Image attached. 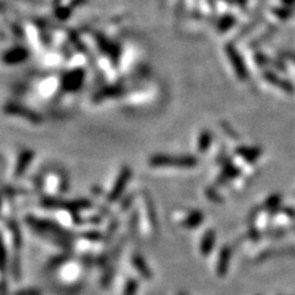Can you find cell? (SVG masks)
Returning a JSON list of instances; mask_svg holds the SVG:
<instances>
[{
	"label": "cell",
	"mask_w": 295,
	"mask_h": 295,
	"mask_svg": "<svg viewBox=\"0 0 295 295\" xmlns=\"http://www.w3.org/2000/svg\"><path fill=\"white\" fill-rule=\"evenodd\" d=\"M26 221L31 226V229H33L37 234L48 237L51 241L62 245V246L70 245L69 233L63 230L61 226L57 225L53 221L42 220V219H37L35 217H29Z\"/></svg>",
	"instance_id": "cell-1"
},
{
	"label": "cell",
	"mask_w": 295,
	"mask_h": 295,
	"mask_svg": "<svg viewBox=\"0 0 295 295\" xmlns=\"http://www.w3.org/2000/svg\"><path fill=\"white\" fill-rule=\"evenodd\" d=\"M198 164V160L193 156H172V155H154L149 159V165L153 168H166V166H173V168L181 169H192Z\"/></svg>",
	"instance_id": "cell-2"
},
{
	"label": "cell",
	"mask_w": 295,
	"mask_h": 295,
	"mask_svg": "<svg viewBox=\"0 0 295 295\" xmlns=\"http://www.w3.org/2000/svg\"><path fill=\"white\" fill-rule=\"evenodd\" d=\"M42 204L46 208H52V209H65L69 212L75 213L79 210L88 209L91 207V202L88 200H75V201H63L58 198H51L48 197L43 200Z\"/></svg>",
	"instance_id": "cell-3"
},
{
	"label": "cell",
	"mask_w": 295,
	"mask_h": 295,
	"mask_svg": "<svg viewBox=\"0 0 295 295\" xmlns=\"http://www.w3.org/2000/svg\"><path fill=\"white\" fill-rule=\"evenodd\" d=\"M225 53L228 56L229 62L232 64L233 69H234L235 74L239 78L241 81H246L248 79V68L245 65V62L242 57L240 56L239 52L236 51V48L232 45H228L225 47Z\"/></svg>",
	"instance_id": "cell-4"
},
{
	"label": "cell",
	"mask_w": 295,
	"mask_h": 295,
	"mask_svg": "<svg viewBox=\"0 0 295 295\" xmlns=\"http://www.w3.org/2000/svg\"><path fill=\"white\" fill-rule=\"evenodd\" d=\"M130 177H132V170H130L129 166H124V168L121 170L120 175H118L117 180H116V182H114L113 185V188L111 189L109 197H107V201H109V203H113L120 200L123 191H124L125 186H127L128 182L130 181Z\"/></svg>",
	"instance_id": "cell-5"
},
{
	"label": "cell",
	"mask_w": 295,
	"mask_h": 295,
	"mask_svg": "<svg viewBox=\"0 0 295 295\" xmlns=\"http://www.w3.org/2000/svg\"><path fill=\"white\" fill-rule=\"evenodd\" d=\"M5 111L8 112V113L16 114V116H21V117H24L25 120L33 123V124H40V123L42 122L41 116H38L36 112L31 111V109H25V107L16 106V105H9V106L5 109Z\"/></svg>",
	"instance_id": "cell-6"
},
{
	"label": "cell",
	"mask_w": 295,
	"mask_h": 295,
	"mask_svg": "<svg viewBox=\"0 0 295 295\" xmlns=\"http://www.w3.org/2000/svg\"><path fill=\"white\" fill-rule=\"evenodd\" d=\"M264 80H267V81L271 84V85L277 86V88L280 89V90L284 91V93H294V86H293L289 81H287V80H284V79H282L280 77H278L276 73L267 70V72L264 73Z\"/></svg>",
	"instance_id": "cell-7"
},
{
	"label": "cell",
	"mask_w": 295,
	"mask_h": 295,
	"mask_svg": "<svg viewBox=\"0 0 295 295\" xmlns=\"http://www.w3.org/2000/svg\"><path fill=\"white\" fill-rule=\"evenodd\" d=\"M33 156H35V154H33L32 150L26 149V150H22V152L20 153L19 159H17V164H16V168H15L16 177L21 176L22 173L26 171L27 166H29L32 162V160H33Z\"/></svg>",
	"instance_id": "cell-8"
},
{
	"label": "cell",
	"mask_w": 295,
	"mask_h": 295,
	"mask_svg": "<svg viewBox=\"0 0 295 295\" xmlns=\"http://www.w3.org/2000/svg\"><path fill=\"white\" fill-rule=\"evenodd\" d=\"M132 262H133L134 268H136L137 271H138L139 273L141 274V277H144L145 279H152V278H153L152 269L148 267L145 260H144V258L141 257L140 255H134Z\"/></svg>",
	"instance_id": "cell-9"
},
{
	"label": "cell",
	"mask_w": 295,
	"mask_h": 295,
	"mask_svg": "<svg viewBox=\"0 0 295 295\" xmlns=\"http://www.w3.org/2000/svg\"><path fill=\"white\" fill-rule=\"evenodd\" d=\"M230 257H232V251L229 248H224L220 251V256H219L218 261V274L223 277L225 272H228L229 262H230Z\"/></svg>",
	"instance_id": "cell-10"
},
{
	"label": "cell",
	"mask_w": 295,
	"mask_h": 295,
	"mask_svg": "<svg viewBox=\"0 0 295 295\" xmlns=\"http://www.w3.org/2000/svg\"><path fill=\"white\" fill-rule=\"evenodd\" d=\"M214 242H216V234H214V232L209 230V232L205 233L202 239V242H201V252L203 255H208L212 251Z\"/></svg>",
	"instance_id": "cell-11"
},
{
	"label": "cell",
	"mask_w": 295,
	"mask_h": 295,
	"mask_svg": "<svg viewBox=\"0 0 295 295\" xmlns=\"http://www.w3.org/2000/svg\"><path fill=\"white\" fill-rule=\"evenodd\" d=\"M239 155H241L246 161L253 162L258 159L261 154V150L258 149H252V148H241V149L237 150Z\"/></svg>",
	"instance_id": "cell-12"
},
{
	"label": "cell",
	"mask_w": 295,
	"mask_h": 295,
	"mask_svg": "<svg viewBox=\"0 0 295 295\" xmlns=\"http://www.w3.org/2000/svg\"><path fill=\"white\" fill-rule=\"evenodd\" d=\"M203 221V214L201 212H193L192 214H189L186 218V220L184 221L182 225L185 228H196V226L200 225Z\"/></svg>",
	"instance_id": "cell-13"
},
{
	"label": "cell",
	"mask_w": 295,
	"mask_h": 295,
	"mask_svg": "<svg viewBox=\"0 0 295 295\" xmlns=\"http://www.w3.org/2000/svg\"><path fill=\"white\" fill-rule=\"evenodd\" d=\"M235 22H236V20H235L234 16L232 15L223 16L218 22V30L220 32H226L228 30H230L233 26H234Z\"/></svg>",
	"instance_id": "cell-14"
},
{
	"label": "cell",
	"mask_w": 295,
	"mask_h": 295,
	"mask_svg": "<svg viewBox=\"0 0 295 295\" xmlns=\"http://www.w3.org/2000/svg\"><path fill=\"white\" fill-rule=\"evenodd\" d=\"M9 226H10L11 233H13V235H14V237H13V239H14V245H15L16 248H21V242H22L21 230H20L19 225L16 224V221H14V220L10 221Z\"/></svg>",
	"instance_id": "cell-15"
},
{
	"label": "cell",
	"mask_w": 295,
	"mask_h": 295,
	"mask_svg": "<svg viewBox=\"0 0 295 295\" xmlns=\"http://www.w3.org/2000/svg\"><path fill=\"white\" fill-rule=\"evenodd\" d=\"M8 266V256H6V248L4 245L3 237L0 235V272L4 273Z\"/></svg>",
	"instance_id": "cell-16"
},
{
	"label": "cell",
	"mask_w": 295,
	"mask_h": 295,
	"mask_svg": "<svg viewBox=\"0 0 295 295\" xmlns=\"http://www.w3.org/2000/svg\"><path fill=\"white\" fill-rule=\"evenodd\" d=\"M210 141H212V134L209 132H203L200 137V140H198V150L202 153L205 152L209 148Z\"/></svg>",
	"instance_id": "cell-17"
},
{
	"label": "cell",
	"mask_w": 295,
	"mask_h": 295,
	"mask_svg": "<svg viewBox=\"0 0 295 295\" xmlns=\"http://www.w3.org/2000/svg\"><path fill=\"white\" fill-rule=\"evenodd\" d=\"M145 205H146V213H148V217H149V220L152 223L153 228H156V217H155V208L153 205V202L150 201V198H145Z\"/></svg>",
	"instance_id": "cell-18"
},
{
	"label": "cell",
	"mask_w": 295,
	"mask_h": 295,
	"mask_svg": "<svg viewBox=\"0 0 295 295\" xmlns=\"http://www.w3.org/2000/svg\"><path fill=\"white\" fill-rule=\"evenodd\" d=\"M139 289V284L136 279H128L125 283L124 295H136Z\"/></svg>",
	"instance_id": "cell-19"
},
{
	"label": "cell",
	"mask_w": 295,
	"mask_h": 295,
	"mask_svg": "<svg viewBox=\"0 0 295 295\" xmlns=\"http://www.w3.org/2000/svg\"><path fill=\"white\" fill-rule=\"evenodd\" d=\"M68 260V256H59V257H56L54 260L49 261V264H48V268L49 269H53L57 268L58 266H61L62 264H63L64 261Z\"/></svg>",
	"instance_id": "cell-20"
},
{
	"label": "cell",
	"mask_w": 295,
	"mask_h": 295,
	"mask_svg": "<svg viewBox=\"0 0 295 295\" xmlns=\"http://www.w3.org/2000/svg\"><path fill=\"white\" fill-rule=\"evenodd\" d=\"M83 237L84 239L89 240V241H100V240L104 239L102 234H100V233H97V232L85 233V234H83Z\"/></svg>",
	"instance_id": "cell-21"
},
{
	"label": "cell",
	"mask_w": 295,
	"mask_h": 295,
	"mask_svg": "<svg viewBox=\"0 0 295 295\" xmlns=\"http://www.w3.org/2000/svg\"><path fill=\"white\" fill-rule=\"evenodd\" d=\"M14 295H42V292L35 288H27V289L17 290Z\"/></svg>",
	"instance_id": "cell-22"
},
{
	"label": "cell",
	"mask_w": 295,
	"mask_h": 295,
	"mask_svg": "<svg viewBox=\"0 0 295 295\" xmlns=\"http://www.w3.org/2000/svg\"><path fill=\"white\" fill-rule=\"evenodd\" d=\"M274 14H276L279 19H288L290 15H292V11L289 10L288 8L285 9H276V11H274Z\"/></svg>",
	"instance_id": "cell-23"
},
{
	"label": "cell",
	"mask_w": 295,
	"mask_h": 295,
	"mask_svg": "<svg viewBox=\"0 0 295 295\" xmlns=\"http://www.w3.org/2000/svg\"><path fill=\"white\" fill-rule=\"evenodd\" d=\"M112 278H113V269H111V271L107 272V273L105 274V277H104V278H102V280H101L102 285H104V287H107V285H109V283H111Z\"/></svg>",
	"instance_id": "cell-24"
},
{
	"label": "cell",
	"mask_w": 295,
	"mask_h": 295,
	"mask_svg": "<svg viewBox=\"0 0 295 295\" xmlns=\"http://www.w3.org/2000/svg\"><path fill=\"white\" fill-rule=\"evenodd\" d=\"M0 295H8V283L4 278L0 280Z\"/></svg>",
	"instance_id": "cell-25"
},
{
	"label": "cell",
	"mask_w": 295,
	"mask_h": 295,
	"mask_svg": "<svg viewBox=\"0 0 295 295\" xmlns=\"http://www.w3.org/2000/svg\"><path fill=\"white\" fill-rule=\"evenodd\" d=\"M283 57H284V58H287L288 61L295 63V53H293V52H284V53H283Z\"/></svg>",
	"instance_id": "cell-26"
},
{
	"label": "cell",
	"mask_w": 295,
	"mask_h": 295,
	"mask_svg": "<svg viewBox=\"0 0 295 295\" xmlns=\"http://www.w3.org/2000/svg\"><path fill=\"white\" fill-rule=\"evenodd\" d=\"M283 3L284 4H287L288 6H290V5H293V4L295 3V0H282Z\"/></svg>",
	"instance_id": "cell-27"
},
{
	"label": "cell",
	"mask_w": 295,
	"mask_h": 295,
	"mask_svg": "<svg viewBox=\"0 0 295 295\" xmlns=\"http://www.w3.org/2000/svg\"><path fill=\"white\" fill-rule=\"evenodd\" d=\"M181 295H185V294H181Z\"/></svg>",
	"instance_id": "cell-28"
}]
</instances>
